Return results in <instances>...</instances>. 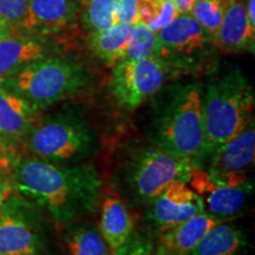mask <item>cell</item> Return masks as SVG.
<instances>
[{
  "instance_id": "23",
  "label": "cell",
  "mask_w": 255,
  "mask_h": 255,
  "mask_svg": "<svg viewBox=\"0 0 255 255\" xmlns=\"http://www.w3.org/2000/svg\"><path fill=\"white\" fill-rule=\"evenodd\" d=\"M156 55V32L151 31L141 20L133 24L132 37L128 46L126 58L129 60H139L155 57Z\"/></svg>"
},
{
  "instance_id": "30",
  "label": "cell",
  "mask_w": 255,
  "mask_h": 255,
  "mask_svg": "<svg viewBox=\"0 0 255 255\" xmlns=\"http://www.w3.org/2000/svg\"><path fill=\"white\" fill-rule=\"evenodd\" d=\"M15 155L18 154L12 151L11 148L2 139V137L0 136V169L11 167V161Z\"/></svg>"
},
{
  "instance_id": "15",
  "label": "cell",
  "mask_w": 255,
  "mask_h": 255,
  "mask_svg": "<svg viewBox=\"0 0 255 255\" xmlns=\"http://www.w3.org/2000/svg\"><path fill=\"white\" fill-rule=\"evenodd\" d=\"M223 222L208 212L200 213L180 225L158 233L155 240L158 255H190L197 244L216 225Z\"/></svg>"
},
{
  "instance_id": "32",
  "label": "cell",
  "mask_w": 255,
  "mask_h": 255,
  "mask_svg": "<svg viewBox=\"0 0 255 255\" xmlns=\"http://www.w3.org/2000/svg\"><path fill=\"white\" fill-rule=\"evenodd\" d=\"M13 33V30L9 26V24L5 20L4 18L0 15V40H2L4 38L11 36Z\"/></svg>"
},
{
  "instance_id": "5",
  "label": "cell",
  "mask_w": 255,
  "mask_h": 255,
  "mask_svg": "<svg viewBox=\"0 0 255 255\" xmlns=\"http://www.w3.org/2000/svg\"><path fill=\"white\" fill-rule=\"evenodd\" d=\"M28 155L58 164L87 162L100 141L94 128L81 115L59 114L38 119L24 142Z\"/></svg>"
},
{
  "instance_id": "14",
  "label": "cell",
  "mask_w": 255,
  "mask_h": 255,
  "mask_svg": "<svg viewBox=\"0 0 255 255\" xmlns=\"http://www.w3.org/2000/svg\"><path fill=\"white\" fill-rule=\"evenodd\" d=\"M58 53L47 36L12 33L0 40V79L37 60L55 57Z\"/></svg>"
},
{
  "instance_id": "25",
  "label": "cell",
  "mask_w": 255,
  "mask_h": 255,
  "mask_svg": "<svg viewBox=\"0 0 255 255\" xmlns=\"http://www.w3.org/2000/svg\"><path fill=\"white\" fill-rule=\"evenodd\" d=\"M225 12L226 7L219 0H194L189 14L213 37L221 25Z\"/></svg>"
},
{
  "instance_id": "21",
  "label": "cell",
  "mask_w": 255,
  "mask_h": 255,
  "mask_svg": "<svg viewBox=\"0 0 255 255\" xmlns=\"http://www.w3.org/2000/svg\"><path fill=\"white\" fill-rule=\"evenodd\" d=\"M132 30L133 24L119 23L105 31L95 32L90 38V49L105 65L113 68L126 58Z\"/></svg>"
},
{
  "instance_id": "34",
  "label": "cell",
  "mask_w": 255,
  "mask_h": 255,
  "mask_svg": "<svg viewBox=\"0 0 255 255\" xmlns=\"http://www.w3.org/2000/svg\"><path fill=\"white\" fill-rule=\"evenodd\" d=\"M79 1H81V2H83V4H85V2H88V1H89V0H79Z\"/></svg>"
},
{
  "instance_id": "22",
  "label": "cell",
  "mask_w": 255,
  "mask_h": 255,
  "mask_svg": "<svg viewBox=\"0 0 255 255\" xmlns=\"http://www.w3.org/2000/svg\"><path fill=\"white\" fill-rule=\"evenodd\" d=\"M180 14L171 0H138V20L158 32Z\"/></svg>"
},
{
  "instance_id": "18",
  "label": "cell",
  "mask_w": 255,
  "mask_h": 255,
  "mask_svg": "<svg viewBox=\"0 0 255 255\" xmlns=\"http://www.w3.org/2000/svg\"><path fill=\"white\" fill-rule=\"evenodd\" d=\"M98 228L111 250L116 252L133 233V219L122 197L108 194L101 200Z\"/></svg>"
},
{
  "instance_id": "28",
  "label": "cell",
  "mask_w": 255,
  "mask_h": 255,
  "mask_svg": "<svg viewBox=\"0 0 255 255\" xmlns=\"http://www.w3.org/2000/svg\"><path fill=\"white\" fill-rule=\"evenodd\" d=\"M116 24H135L138 20V0H115Z\"/></svg>"
},
{
  "instance_id": "26",
  "label": "cell",
  "mask_w": 255,
  "mask_h": 255,
  "mask_svg": "<svg viewBox=\"0 0 255 255\" xmlns=\"http://www.w3.org/2000/svg\"><path fill=\"white\" fill-rule=\"evenodd\" d=\"M114 255H158L155 240L133 231L131 237Z\"/></svg>"
},
{
  "instance_id": "4",
  "label": "cell",
  "mask_w": 255,
  "mask_h": 255,
  "mask_svg": "<svg viewBox=\"0 0 255 255\" xmlns=\"http://www.w3.org/2000/svg\"><path fill=\"white\" fill-rule=\"evenodd\" d=\"M203 88L200 83L178 87L146 128V141L200 167L205 148Z\"/></svg>"
},
{
  "instance_id": "12",
  "label": "cell",
  "mask_w": 255,
  "mask_h": 255,
  "mask_svg": "<svg viewBox=\"0 0 255 255\" xmlns=\"http://www.w3.org/2000/svg\"><path fill=\"white\" fill-rule=\"evenodd\" d=\"M76 0H28L17 33L49 36L70 26L77 17Z\"/></svg>"
},
{
  "instance_id": "8",
  "label": "cell",
  "mask_w": 255,
  "mask_h": 255,
  "mask_svg": "<svg viewBox=\"0 0 255 255\" xmlns=\"http://www.w3.org/2000/svg\"><path fill=\"white\" fill-rule=\"evenodd\" d=\"M187 182L203 200L206 212L222 221L240 214L254 189L247 173H222L203 167L194 168Z\"/></svg>"
},
{
  "instance_id": "16",
  "label": "cell",
  "mask_w": 255,
  "mask_h": 255,
  "mask_svg": "<svg viewBox=\"0 0 255 255\" xmlns=\"http://www.w3.org/2000/svg\"><path fill=\"white\" fill-rule=\"evenodd\" d=\"M255 26L248 19L246 6L234 2L226 8L219 30L212 37V45L226 53L254 52Z\"/></svg>"
},
{
  "instance_id": "10",
  "label": "cell",
  "mask_w": 255,
  "mask_h": 255,
  "mask_svg": "<svg viewBox=\"0 0 255 255\" xmlns=\"http://www.w3.org/2000/svg\"><path fill=\"white\" fill-rule=\"evenodd\" d=\"M208 45H212V36L206 28L189 13L178 14L156 32L155 57L180 68L184 60L203 52Z\"/></svg>"
},
{
  "instance_id": "29",
  "label": "cell",
  "mask_w": 255,
  "mask_h": 255,
  "mask_svg": "<svg viewBox=\"0 0 255 255\" xmlns=\"http://www.w3.org/2000/svg\"><path fill=\"white\" fill-rule=\"evenodd\" d=\"M13 180H12L11 167L0 169V218L2 214V208L6 200L12 193H14Z\"/></svg>"
},
{
  "instance_id": "13",
  "label": "cell",
  "mask_w": 255,
  "mask_h": 255,
  "mask_svg": "<svg viewBox=\"0 0 255 255\" xmlns=\"http://www.w3.org/2000/svg\"><path fill=\"white\" fill-rule=\"evenodd\" d=\"M38 114L26 100L0 84V136L15 154L39 119Z\"/></svg>"
},
{
  "instance_id": "24",
  "label": "cell",
  "mask_w": 255,
  "mask_h": 255,
  "mask_svg": "<svg viewBox=\"0 0 255 255\" xmlns=\"http://www.w3.org/2000/svg\"><path fill=\"white\" fill-rule=\"evenodd\" d=\"M85 6V23L92 33L105 31L116 25L115 0H89Z\"/></svg>"
},
{
  "instance_id": "3",
  "label": "cell",
  "mask_w": 255,
  "mask_h": 255,
  "mask_svg": "<svg viewBox=\"0 0 255 255\" xmlns=\"http://www.w3.org/2000/svg\"><path fill=\"white\" fill-rule=\"evenodd\" d=\"M254 90L240 69L209 78L202 94L205 148L200 167L212 152L254 120Z\"/></svg>"
},
{
  "instance_id": "27",
  "label": "cell",
  "mask_w": 255,
  "mask_h": 255,
  "mask_svg": "<svg viewBox=\"0 0 255 255\" xmlns=\"http://www.w3.org/2000/svg\"><path fill=\"white\" fill-rule=\"evenodd\" d=\"M28 0H0V15L9 24L13 30H17L27 9Z\"/></svg>"
},
{
  "instance_id": "17",
  "label": "cell",
  "mask_w": 255,
  "mask_h": 255,
  "mask_svg": "<svg viewBox=\"0 0 255 255\" xmlns=\"http://www.w3.org/2000/svg\"><path fill=\"white\" fill-rule=\"evenodd\" d=\"M254 157L255 126L253 120L206 158L209 159L207 168L222 173H247L254 163Z\"/></svg>"
},
{
  "instance_id": "7",
  "label": "cell",
  "mask_w": 255,
  "mask_h": 255,
  "mask_svg": "<svg viewBox=\"0 0 255 255\" xmlns=\"http://www.w3.org/2000/svg\"><path fill=\"white\" fill-rule=\"evenodd\" d=\"M50 220L36 203L12 193L0 218V255H64Z\"/></svg>"
},
{
  "instance_id": "33",
  "label": "cell",
  "mask_w": 255,
  "mask_h": 255,
  "mask_svg": "<svg viewBox=\"0 0 255 255\" xmlns=\"http://www.w3.org/2000/svg\"><path fill=\"white\" fill-rule=\"evenodd\" d=\"M219 1L221 2V4H222L223 6H225L226 8H227L228 6H231V5L234 4V2H237L238 0H219Z\"/></svg>"
},
{
  "instance_id": "20",
  "label": "cell",
  "mask_w": 255,
  "mask_h": 255,
  "mask_svg": "<svg viewBox=\"0 0 255 255\" xmlns=\"http://www.w3.org/2000/svg\"><path fill=\"white\" fill-rule=\"evenodd\" d=\"M246 233L235 223L223 221L203 237L190 255H247Z\"/></svg>"
},
{
  "instance_id": "11",
  "label": "cell",
  "mask_w": 255,
  "mask_h": 255,
  "mask_svg": "<svg viewBox=\"0 0 255 255\" xmlns=\"http://www.w3.org/2000/svg\"><path fill=\"white\" fill-rule=\"evenodd\" d=\"M149 207L148 219L157 234L206 212L203 200L191 189L187 180L171 182Z\"/></svg>"
},
{
  "instance_id": "6",
  "label": "cell",
  "mask_w": 255,
  "mask_h": 255,
  "mask_svg": "<svg viewBox=\"0 0 255 255\" xmlns=\"http://www.w3.org/2000/svg\"><path fill=\"white\" fill-rule=\"evenodd\" d=\"M88 83L89 76L84 66L56 56L28 64L0 79L2 87L23 97L37 110L71 97Z\"/></svg>"
},
{
  "instance_id": "31",
  "label": "cell",
  "mask_w": 255,
  "mask_h": 255,
  "mask_svg": "<svg viewBox=\"0 0 255 255\" xmlns=\"http://www.w3.org/2000/svg\"><path fill=\"white\" fill-rule=\"evenodd\" d=\"M175 6L177 7V11L180 14L189 13L191 5H193L194 0H171Z\"/></svg>"
},
{
  "instance_id": "19",
  "label": "cell",
  "mask_w": 255,
  "mask_h": 255,
  "mask_svg": "<svg viewBox=\"0 0 255 255\" xmlns=\"http://www.w3.org/2000/svg\"><path fill=\"white\" fill-rule=\"evenodd\" d=\"M60 242L65 255H114L98 226L87 218L64 226Z\"/></svg>"
},
{
  "instance_id": "9",
  "label": "cell",
  "mask_w": 255,
  "mask_h": 255,
  "mask_svg": "<svg viewBox=\"0 0 255 255\" xmlns=\"http://www.w3.org/2000/svg\"><path fill=\"white\" fill-rule=\"evenodd\" d=\"M177 69L158 57L123 59L113 66L110 90L121 107L135 110L163 88Z\"/></svg>"
},
{
  "instance_id": "2",
  "label": "cell",
  "mask_w": 255,
  "mask_h": 255,
  "mask_svg": "<svg viewBox=\"0 0 255 255\" xmlns=\"http://www.w3.org/2000/svg\"><path fill=\"white\" fill-rule=\"evenodd\" d=\"M197 165L169 154L149 141L133 139L115 154L110 186L123 200L135 206H150L176 180L189 178Z\"/></svg>"
},
{
  "instance_id": "1",
  "label": "cell",
  "mask_w": 255,
  "mask_h": 255,
  "mask_svg": "<svg viewBox=\"0 0 255 255\" xmlns=\"http://www.w3.org/2000/svg\"><path fill=\"white\" fill-rule=\"evenodd\" d=\"M11 174L15 193L45 210L60 228L100 209L103 178L94 163L58 164L18 154Z\"/></svg>"
}]
</instances>
